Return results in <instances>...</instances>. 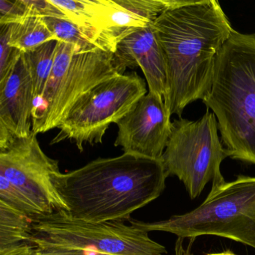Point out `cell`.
<instances>
[{
  "label": "cell",
  "instance_id": "obj_1",
  "mask_svg": "<svg viewBox=\"0 0 255 255\" xmlns=\"http://www.w3.org/2000/svg\"><path fill=\"white\" fill-rule=\"evenodd\" d=\"M167 71L164 98L171 116L204 101L213 85L216 57L234 30L216 0H180L153 23Z\"/></svg>",
  "mask_w": 255,
  "mask_h": 255
},
{
  "label": "cell",
  "instance_id": "obj_2",
  "mask_svg": "<svg viewBox=\"0 0 255 255\" xmlns=\"http://www.w3.org/2000/svg\"><path fill=\"white\" fill-rule=\"evenodd\" d=\"M168 177L162 159L124 153L59 173L53 182L71 217L93 223L125 222L160 196Z\"/></svg>",
  "mask_w": 255,
  "mask_h": 255
},
{
  "label": "cell",
  "instance_id": "obj_3",
  "mask_svg": "<svg viewBox=\"0 0 255 255\" xmlns=\"http://www.w3.org/2000/svg\"><path fill=\"white\" fill-rule=\"evenodd\" d=\"M203 103L216 116L228 156L255 165V33L233 31Z\"/></svg>",
  "mask_w": 255,
  "mask_h": 255
},
{
  "label": "cell",
  "instance_id": "obj_4",
  "mask_svg": "<svg viewBox=\"0 0 255 255\" xmlns=\"http://www.w3.org/2000/svg\"><path fill=\"white\" fill-rule=\"evenodd\" d=\"M129 223L150 231H163L180 238L213 235L231 239L255 249V177L212 186L204 202L195 210L166 220L144 222L131 218Z\"/></svg>",
  "mask_w": 255,
  "mask_h": 255
},
{
  "label": "cell",
  "instance_id": "obj_5",
  "mask_svg": "<svg viewBox=\"0 0 255 255\" xmlns=\"http://www.w3.org/2000/svg\"><path fill=\"white\" fill-rule=\"evenodd\" d=\"M28 243L36 248L81 249L104 255H165V246L145 230L121 222H85L65 210L31 218Z\"/></svg>",
  "mask_w": 255,
  "mask_h": 255
},
{
  "label": "cell",
  "instance_id": "obj_6",
  "mask_svg": "<svg viewBox=\"0 0 255 255\" xmlns=\"http://www.w3.org/2000/svg\"><path fill=\"white\" fill-rule=\"evenodd\" d=\"M118 75L111 52L78 53L74 46L58 41L50 78L44 93L35 101L32 132L38 135L58 128L83 95Z\"/></svg>",
  "mask_w": 255,
  "mask_h": 255
},
{
  "label": "cell",
  "instance_id": "obj_7",
  "mask_svg": "<svg viewBox=\"0 0 255 255\" xmlns=\"http://www.w3.org/2000/svg\"><path fill=\"white\" fill-rule=\"evenodd\" d=\"M218 132L216 116L209 109L198 120L179 118L171 124L162 160L168 175L183 182L191 199L211 180L212 186L225 183L220 166L228 154Z\"/></svg>",
  "mask_w": 255,
  "mask_h": 255
},
{
  "label": "cell",
  "instance_id": "obj_8",
  "mask_svg": "<svg viewBox=\"0 0 255 255\" xmlns=\"http://www.w3.org/2000/svg\"><path fill=\"white\" fill-rule=\"evenodd\" d=\"M147 94L145 82L135 72L100 83L74 104L50 144L69 140L82 152L86 144H102L110 125L123 119Z\"/></svg>",
  "mask_w": 255,
  "mask_h": 255
},
{
  "label": "cell",
  "instance_id": "obj_9",
  "mask_svg": "<svg viewBox=\"0 0 255 255\" xmlns=\"http://www.w3.org/2000/svg\"><path fill=\"white\" fill-rule=\"evenodd\" d=\"M59 173V161L45 154L32 131L28 136L14 138L0 151V175L29 198L42 216L68 211L53 182Z\"/></svg>",
  "mask_w": 255,
  "mask_h": 255
},
{
  "label": "cell",
  "instance_id": "obj_10",
  "mask_svg": "<svg viewBox=\"0 0 255 255\" xmlns=\"http://www.w3.org/2000/svg\"><path fill=\"white\" fill-rule=\"evenodd\" d=\"M163 98L148 92L119 122L116 147L124 153L162 159L171 130Z\"/></svg>",
  "mask_w": 255,
  "mask_h": 255
},
{
  "label": "cell",
  "instance_id": "obj_11",
  "mask_svg": "<svg viewBox=\"0 0 255 255\" xmlns=\"http://www.w3.org/2000/svg\"><path fill=\"white\" fill-rule=\"evenodd\" d=\"M113 64L120 75L128 68H139L149 92L165 98L168 89L166 65L153 23L135 29L121 40L113 53Z\"/></svg>",
  "mask_w": 255,
  "mask_h": 255
},
{
  "label": "cell",
  "instance_id": "obj_12",
  "mask_svg": "<svg viewBox=\"0 0 255 255\" xmlns=\"http://www.w3.org/2000/svg\"><path fill=\"white\" fill-rule=\"evenodd\" d=\"M35 100L32 77L24 54L20 53L0 81V128L14 138L30 135Z\"/></svg>",
  "mask_w": 255,
  "mask_h": 255
},
{
  "label": "cell",
  "instance_id": "obj_13",
  "mask_svg": "<svg viewBox=\"0 0 255 255\" xmlns=\"http://www.w3.org/2000/svg\"><path fill=\"white\" fill-rule=\"evenodd\" d=\"M180 2V0H103V40L114 53L121 40L135 29L153 24L164 11Z\"/></svg>",
  "mask_w": 255,
  "mask_h": 255
},
{
  "label": "cell",
  "instance_id": "obj_14",
  "mask_svg": "<svg viewBox=\"0 0 255 255\" xmlns=\"http://www.w3.org/2000/svg\"><path fill=\"white\" fill-rule=\"evenodd\" d=\"M56 41L74 46L78 53H92L97 50L109 51L102 40L101 32L82 27L65 19L43 17ZM110 52V51H109Z\"/></svg>",
  "mask_w": 255,
  "mask_h": 255
},
{
  "label": "cell",
  "instance_id": "obj_15",
  "mask_svg": "<svg viewBox=\"0 0 255 255\" xmlns=\"http://www.w3.org/2000/svg\"><path fill=\"white\" fill-rule=\"evenodd\" d=\"M32 233L31 218L0 201V249L28 243Z\"/></svg>",
  "mask_w": 255,
  "mask_h": 255
},
{
  "label": "cell",
  "instance_id": "obj_16",
  "mask_svg": "<svg viewBox=\"0 0 255 255\" xmlns=\"http://www.w3.org/2000/svg\"><path fill=\"white\" fill-rule=\"evenodd\" d=\"M56 41L43 17H29L11 24L10 45L22 53L35 50L48 41Z\"/></svg>",
  "mask_w": 255,
  "mask_h": 255
},
{
  "label": "cell",
  "instance_id": "obj_17",
  "mask_svg": "<svg viewBox=\"0 0 255 255\" xmlns=\"http://www.w3.org/2000/svg\"><path fill=\"white\" fill-rule=\"evenodd\" d=\"M57 41H48L31 51L23 53L33 83L35 101L41 98L54 65Z\"/></svg>",
  "mask_w": 255,
  "mask_h": 255
},
{
  "label": "cell",
  "instance_id": "obj_18",
  "mask_svg": "<svg viewBox=\"0 0 255 255\" xmlns=\"http://www.w3.org/2000/svg\"><path fill=\"white\" fill-rule=\"evenodd\" d=\"M68 20L78 26L101 32L104 14L103 0H50Z\"/></svg>",
  "mask_w": 255,
  "mask_h": 255
},
{
  "label": "cell",
  "instance_id": "obj_19",
  "mask_svg": "<svg viewBox=\"0 0 255 255\" xmlns=\"http://www.w3.org/2000/svg\"><path fill=\"white\" fill-rule=\"evenodd\" d=\"M0 201L29 217L42 216L35 204L2 175H0Z\"/></svg>",
  "mask_w": 255,
  "mask_h": 255
},
{
  "label": "cell",
  "instance_id": "obj_20",
  "mask_svg": "<svg viewBox=\"0 0 255 255\" xmlns=\"http://www.w3.org/2000/svg\"><path fill=\"white\" fill-rule=\"evenodd\" d=\"M0 32V81L3 80L9 72L20 50L10 45L11 25H2Z\"/></svg>",
  "mask_w": 255,
  "mask_h": 255
},
{
  "label": "cell",
  "instance_id": "obj_21",
  "mask_svg": "<svg viewBox=\"0 0 255 255\" xmlns=\"http://www.w3.org/2000/svg\"><path fill=\"white\" fill-rule=\"evenodd\" d=\"M29 17V11L22 0H0V26L20 23Z\"/></svg>",
  "mask_w": 255,
  "mask_h": 255
},
{
  "label": "cell",
  "instance_id": "obj_22",
  "mask_svg": "<svg viewBox=\"0 0 255 255\" xmlns=\"http://www.w3.org/2000/svg\"><path fill=\"white\" fill-rule=\"evenodd\" d=\"M29 11V17H56L68 20L63 11L50 0H22Z\"/></svg>",
  "mask_w": 255,
  "mask_h": 255
},
{
  "label": "cell",
  "instance_id": "obj_23",
  "mask_svg": "<svg viewBox=\"0 0 255 255\" xmlns=\"http://www.w3.org/2000/svg\"><path fill=\"white\" fill-rule=\"evenodd\" d=\"M36 255H104L96 252L81 249H61V248H36Z\"/></svg>",
  "mask_w": 255,
  "mask_h": 255
},
{
  "label": "cell",
  "instance_id": "obj_24",
  "mask_svg": "<svg viewBox=\"0 0 255 255\" xmlns=\"http://www.w3.org/2000/svg\"><path fill=\"white\" fill-rule=\"evenodd\" d=\"M0 255H36L35 247L28 243L0 249Z\"/></svg>",
  "mask_w": 255,
  "mask_h": 255
},
{
  "label": "cell",
  "instance_id": "obj_25",
  "mask_svg": "<svg viewBox=\"0 0 255 255\" xmlns=\"http://www.w3.org/2000/svg\"><path fill=\"white\" fill-rule=\"evenodd\" d=\"M183 239L178 237L175 243V248H174V255H194L191 252V243L190 246H188L187 249H185L183 246Z\"/></svg>",
  "mask_w": 255,
  "mask_h": 255
},
{
  "label": "cell",
  "instance_id": "obj_26",
  "mask_svg": "<svg viewBox=\"0 0 255 255\" xmlns=\"http://www.w3.org/2000/svg\"><path fill=\"white\" fill-rule=\"evenodd\" d=\"M207 255H237L233 253L231 251H225V252H220V253H208Z\"/></svg>",
  "mask_w": 255,
  "mask_h": 255
}]
</instances>
